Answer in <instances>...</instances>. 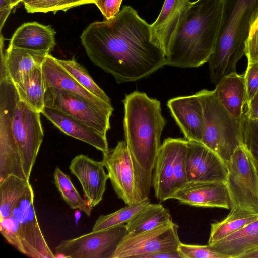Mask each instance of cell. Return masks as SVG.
Listing matches in <instances>:
<instances>
[{"instance_id": "f35d334b", "label": "cell", "mask_w": 258, "mask_h": 258, "mask_svg": "<svg viewBox=\"0 0 258 258\" xmlns=\"http://www.w3.org/2000/svg\"><path fill=\"white\" fill-rule=\"evenodd\" d=\"M13 6L11 0H0V29L3 26L11 12Z\"/></svg>"}, {"instance_id": "d6986e66", "label": "cell", "mask_w": 258, "mask_h": 258, "mask_svg": "<svg viewBox=\"0 0 258 258\" xmlns=\"http://www.w3.org/2000/svg\"><path fill=\"white\" fill-rule=\"evenodd\" d=\"M41 114L67 135L85 142L102 153L109 150L106 136L82 121L47 106L44 107Z\"/></svg>"}, {"instance_id": "836d02e7", "label": "cell", "mask_w": 258, "mask_h": 258, "mask_svg": "<svg viewBox=\"0 0 258 258\" xmlns=\"http://www.w3.org/2000/svg\"><path fill=\"white\" fill-rule=\"evenodd\" d=\"M243 145L258 163V120L243 115L242 119Z\"/></svg>"}, {"instance_id": "d590c367", "label": "cell", "mask_w": 258, "mask_h": 258, "mask_svg": "<svg viewBox=\"0 0 258 258\" xmlns=\"http://www.w3.org/2000/svg\"><path fill=\"white\" fill-rule=\"evenodd\" d=\"M244 79L246 102L248 104L258 92V62L248 63Z\"/></svg>"}, {"instance_id": "d6a6232c", "label": "cell", "mask_w": 258, "mask_h": 258, "mask_svg": "<svg viewBox=\"0 0 258 258\" xmlns=\"http://www.w3.org/2000/svg\"><path fill=\"white\" fill-rule=\"evenodd\" d=\"M0 232L9 243L23 254L21 229L19 222L13 216L0 220Z\"/></svg>"}, {"instance_id": "cb8c5ba5", "label": "cell", "mask_w": 258, "mask_h": 258, "mask_svg": "<svg viewBox=\"0 0 258 258\" xmlns=\"http://www.w3.org/2000/svg\"><path fill=\"white\" fill-rule=\"evenodd\" d=\"M216 85L215 91L221 104L234 117L242 118L246 103L244 74L232 73L224 76Z\"/></svg>"}, {"instance_id": "ba28073f", "label": "cell", "mask_w": 258, "mask_h": 258, "mask_svg": "<svg viewBox=\"0 0 258 258\" xmlns=\"http://www.w3.org/2000/svg\"><path fill=\"white\" fill-rule=\"evenodd\" d=\"M231 208L258 214V163L243 144L225 162Z\"/></svg>"}, {"instance_id": "9c48e42d", "label": "cell", "mask_w": 258, "mask_h": 258, "mask_svg": "<svg viewBox=\"0 0 258 258\" xmlns=\"http://www.w3.org/2000/svg\"><path fill=\"white\" fill-rule=\"evenodd\" d=\"M40 114L21 98L17 101L13 113V136L25 176L29 181L44 138Z\"/></svg>"}, {"instance_id": "8d00e7d4", "label": "cell", "mask_w": 258, "mask_h": 258, "mask_svg": "<svg viewBox=\"0 0 258 258\" xmlns=\"http://www.w3.org/2000/svg\"><path fill=\"white\" fill-rule=\"evenodd\" d=\"M122 0H95L94 4L99 8L105 20L114 17L119 12Z\"/></svg>"}, {"instance_id": "7c38bea8", "label": "cell", "mask_w": 258, "mask_h": 258, "mask_svg": "<svg viewBox=\"0 0 258 258\" xmlns=\"http://www.w3.org/2000/svg\"><path fill=\"white\" fill-rule=\"evenodd\" d=\"M178 228L171 221L149 230L127 233L112 258H143L151 253L177 250L181 243Z\"/></svg>"}, {"instance_id": "44dd1931", "label": "cell", "mask_w": 258, "mask_h": 258, "mask_svg": "<svg viewBox=\"0 0 258 258\" xmlns=\"http://www.w3.org/2000/svg\"><path fill=\"white\" fill-rule=\"evenodd\" d=\"M4 38L1 35V62L6 67L8 77L16 84L27 73L41 66L48 54L35 51L9 46L4 53Z\"/></svg>"}, {"instance_id": "277c9868", "label": "cell", "mask_w": 258, "mask_h": 258, "mask_svg": "<svg viewBox=\"0 0 258 258\" xmlns=\"http://www.w3.org/2000/svg\"><path fill=\"white\" fill-rule=\"evenodd\" d=\"M219 34L209 61L211 82L217 84L236 72V64L245 52L252 25L258 18V0H222Z\"/></svg>"}, {"instance_id": "8fae6325", "label": "cell", "mask_w": 258, "mask_h": 258, "mask_svg": "<svg viewBox=\"0 0 258 258\" xmlns=\"http://www.w3.org/2000/svg\"><path fill=\"white\" fill-rule=\"evenodd\" d=\"M45 106L58 109L106 136L113 110L101 108L85 97L55 88L46 89Z\"/></svg>"}, {"instance_id": "30bf717a", "label": "cell", "mask_w": 258, "mask_h": 258, "mask_svg": "<svg viewBox=\"0 0 258 258\" xmlns=\"http://www.w3.org/2000/svg\"><path fill=\"white\" fill-rule=\"evenodd\" d=\"M127 233L125 224L112 228L92 231L61 241L55 248V257L112 258L119 244Z\"/></svg>"}, {"instance_id": "8992f818", "label": "cell", "mask_w": 258, "mask_h": 258, "mask_svg": "<svg viewBox=\"0 0 258 258\" xmlns=\"http://www.w3.org/2000/svg\"><path fill=\"white\" fill-rule=\"evenodd\" d=\"M103 153V162L112 186L118 197L127 205L149 198L152 175L143 169L133 158L125 140Z\"/></svg>"}, {"instance_id": "603a6c76", "label": "cell", "mask_w": 258, "mask_h": 258, "mask_svg": "<svg viewBox=\"0 0 258 258\" xmlns=\"http://www.w3.org/2000/svg\"><path fill=\"white\" fill-rule=\"evenodd\" d=\"M209 245L226 258H241L246 253L258 249V219Z\"/></svg>"}, {"instance_id": "ab89813d", "label": "cell", "mask_w": 258, "mask_h": 258, "mask_svg": "<svg viewBox=\"0 0 258 258\" xmlns=\"http://www.w3.org/2000/svg\"><path fill=\"white\" fill-rule=\"evenodd\" d=\"M247 105L245 115L249 118L258 120V92Z\"/></svg>"}, {"instance_id": "ac0fdd59", "label": "cell", "mask_w": 258, "mask_h": 258, "mask_svg": "<svg viewBox=\"0 0 258 258\" xmlns=\"http://www.w3.org/2000/svg\"><path fill=\"white\" fill-rule=\"evenodd\" d=\"M191 3L189 0H165L158 18L150 25L152 39L165 55Z\"/></svg>"}, {"instance_id": "484cf974", "label": "cell", "mask_w": 258, "mask_h": 258, "mask_svg": "<svg viewBox=\"0 0 258 258\" xmlns=\"http://www.w3.org/2000/svg\"><path fill=\"white\" fill-rule=\"evenodd\" d=\"M222 220L211 224L208 245L216 243L258 219V214L238 208H231Z\"/></svg>"}, {"instance_id": "9a60e30c", "label": "cell", "mask_w": 258, "mask_h": 258, "mask_svg": "<svg viewBox=\"0 0 258 258\" xmlns=\"http://www.w3.org/2000/svg\"><path fill=\"white\" fill-rule=\"evenodd\" d=\"M171 199L196 207L231 208L229 192L222 182H188Z\"/></svg>"}, {"instance_id": "f6af8a7d", "label": "cell", "mask_w": 258, "mask_h": 258, "mask_svg": "<svg viewBox=\"0 0 258 258\" xmlns=\"http://www.w3.org/2000/svg\"><path fill=\"white\" fill-rule=\"evenodd\" d=\"M81 216V211L80 210H76L75 212V225L76 226L78 224V221L80 219Z\"/></svg>"}, {"instance_id": "6da1fadb", "label": "cell", "mask_w": 258, "mask_h": 258, "mask_svg": "<svg viewBox=\"0 0 258 258\" xmlns=\"http://www.w3.org/2000/svg\"><path fill=\"white\" fill-rule=\"evenodd\" d=\"M80 39L90 60L117 83L146 77L166 65L164 52L152 39L150 25L129 6L111 19L90 24Z\"/></svg>"}, {"instance_id": "7402d4cb", "label": "cell", "mask_w": 258, "mask_h": 258, "mask_svg": "<svg viewBox=\"0 0 258 258\" xmlns=\"http://www.w3.org/2000/svg\"><path fill=\"white\" fill-rule=\"evenodd\" d=\"M55 33L50 25L36 22L25 23L15 31L9 46L50 53L56 45Z\"/></svg>"}, {"instance_id": "f1b7e54d", "label": "cell", "mask_w": 258, "mask_h": 258, "mask_svg": "<svg viewBox=\"0 0 258 258\" xmlns=\"http://www.w3.org/2000/svg\"><path fill=\"white\" fill-rule=\"evenodd\" d=\"M54 184L67 204L72 209L80 210L89 217L93 207L83 199L73 184L70 176L56 167L54 174Z\"/></svg>"}, {"instance_id": "bcb514c9", "label": "cell", "mask_w": 258, "mask_h": 258, "mask_svg": "<svg viewBox=\"0 0 258 258\" xmlns=\"http://www.w3.org/2000/svg\"><path fill=\"white\" fill-rule=\"evenodd\" d=\"M22 0H11V4H12L13 7L17 5L19 3H20V2H22Z\"/></svg>"}, {"instance_id": "52a82bcc", "label": "cell", "mask_w": 258, "mask_h": 258, "mask_svg": "<svg viewBox=\"0 0 258 258\" xmlns=\"http://www.w3.org/2000/svg\"><path fill=\"white\" fill-rule=\"evenodd\" d=\"M187 142L182 138H168L161 144L152 176L155 196L161 202L171 199L188 182L186 169Z\"/></svg>"}, {"instance_id": "1f68e13d", "label": "cell", "mask_w": 258, "mask_h": 258, "mask_svg": "<svg viewBox=\"0 0 258 258\" xmlns=\"http://www.w3.org/2000/svg\"><path fill=\"white\" fill-rule=\"evenodd\" d=\"M95 0H41L25 7L28 13H47L55 14L58 11H66L69 9L84 4L94 3Z\"/></svg>"}, {"instance_id": "d4e9b609", "label": "cell", "mask_w": 258, "mask_h": 258, "mask_svg": "<svg viewBox=\"0 0 258 258\" xmlns=\"http://www.w3.org/2000/svg\"><path fill=\"white\" fill-rule=\"evenodd\" d=\"M15 85L21 99L41 113L46 91L41 66L25 74Z\"/></svg>"}, {"instance_id": "74e56055", "label": "cell", "mask_w": 258, "mask_h": 258, "mask_svg": "<svg viewBox=\"0 0 258 258\" xmlns=\"http://www.w3.org/2000/svg\"><path fill=\"white\" fill-rule=\"evenodd\" d=\"M245 55L248 63L258 62V28L246 42Z\"/></svg>"}, {"instance_id": "5bb4252c", "label": "cell", "mask_w": 258, "mask_h": 258, "mask_svg": "<svg viewBox=\"0 0 258 258\" xmlns=\"http://www.w3.org/2000/svg\"><path fill=\"white\" fill-rule=\"evenodd\" d=\"M186 169L188 182L226 183L225 162L201 142L188 141Z\"/></svg>"}, {"instance_id": "ffe728a7", "label": "cell", "mask_w": 258, "mask_h": 258, "mask_svg": "<svg viewBox=\"0 0 258 258\" xmlns=\"http://www.w3.org/2000/svg\"><path fill=\"white\" fill-rule=\"evenodd\" d=\"M44 86L66 90L82 96L98 106L114 110L111 104L101 100L83 87L57 61L48 54L41 66Z\"/></svg>"}, {"instance_id": "3957f363", "label": "cell", "mask_w": 258, "mask_h": 258, "mask_svg": "<svg viewBox=\"0 0 258 258\" xmlns=\"http://www.w3.org/2000/svg\"><path fill=\"white\" fill-rule=\"evenodd\" d=\"M122 102L124 138L128 150L136 162L153 175L166 124L160 102L139 91L126 95Z\"/></svg>"}, {"instance_id": "4316f807", "label": "cell", "mask_w": 258, "mask_h": 258, "mask_svg": "<svg viewBox=\"0 0 258 258\" xmlns=\"http://www.w3.org/2000/svg\"><path fill=\"white\" fill-rule=\"evenodd\" d=\"M172 221L168 209L160 204H148L132 220L125 224L127 233L149 230Z\"/></svg>"}, {"instance_id": "f546056e", "label": "cell", "mask_w": 258, "mask_h": 258, "mask_svg": "<svg viewBox=\"0 0 258 258\" xmlns=\"http://www.w3.org/2000/svg\"><path fill=\"white\" fill-rule=\"evenodd\" d=\"M150 203V199L146 198L138 203L127 205L110 214L100 215L95 221L92 231H102L126 224Z\"/></svg>"}, {"instance_id": "7a4b0ae2", "label": "cell", "mask_w": 258, "mask_h": 258, "mask_svg": "<svg viewBox=\"0 0 258 258\" xmlns=\"http://www.w3.org/2000/svg\"><path fill=\"white\" fill-rule=\"evenodd\" d=\"M222 0L191 2L166 54V65L197 68L208 62L217 41Z\"/></svg>"}, {"instance_id": "60d3db41", "label": "cell", "mask_w": 258, "mask_h": 258, "mask_svg": "<svg viewBox=\"0 0 258 258\" xmlns=\"http://www.w3.org/2000/svg\"><path fill=\"white\" fill-rule=\"evenodd\" d=\"M143 258H184L178 250L151 253L144 255Z\"/></svg>"}, {"instance_id": "ee69618b", "label": "cell", "mask_w": 258, "mask_h": 258, "mask_svg": "<svg viewBox=\"0 0 258 258\" xmlns=\"http://www.w3.org/2000/svg\"><path fill=\"white\" fill-rule=\"evenodd\" d=\"M41 0H22V2L24 6V7L34 3H36Z\"/></svg>"}, {"instance_id": "7bdbcfd3", "label": "cell", "mask_w": 258, "mask_h": 258, "mask_svg": "<svg viewBox=\"0 0 258 258\" xmlns=\"http://www.w3.org/2000/svg\"><path fill=\"white\" fill-rule=\"evenodd\" d=\"M257 28H258V18H257V19L256 20V21H255V22L253 23V24L252 26V27H251V29L250 30V32L249 37L251 36L252 35H253V34L255 32V31L257 29Z\"/></svg>"}, {"instance_id": "5b68a950", "label": "cell", "mask_w": 258, "mask_h": 258, "mask_svg": "<svg viewBox=\"0 0 258 258\" xmlns=\"http://www.w3.org/2000/svg\"><path fill=\"white\" fill-rule=\"evenodd\" d=\"M197 94L203 105L205 119L201 143L226 162L234 150L243 144L242 118L237 119L227 111L219 101L215 90L204 89Z\"/></svg>"}, {"instance_id": "b9f144b4", "label": "cell", "mask_w": 258, "mask_h": 258, "mask_svg": "<svg viewBox=\"0 0 258 258\" xmlns=\"http://www.w3.org/2000/svg\"><path fill=\"white\" fill-rule=\"evenodd\" d=\"M241 258H258V249L246 253Z\"/></svg>"}, {"instance_id": "4dcf8cb0", "label": "cell", "mask_w": 258, "mask_h": 258, "mask_svg": "<svg viewBox=\"0 0 258 258\" xmlns=\"http://www.w3.org/2000/svg\"><path fill=\"white\" fill-rule=\"evenodd\" d=\"M58 62L86 89L104 101L111 104L105 92L95 82L87 69L77 62L74 57L70 60L57 58Z\"/></svg>"}, {"instance_id": "4fadbf2b", "label": "cell", "mask_w": 258, "mask_h": 258, "mask_svg": "<svg viewBox=\"0 0 258 258\" xmlns=\"http://www.w3.org/2000/svg\"><path fill=\"white\" fill-rule=\"evenodd\" d=\"M32 185L16 204L12 211L19 222L23 247V254L32 258H55L41 231L34 205Z\"/></svg>"}, {"instance_id": "e0dca14e", "label": "cell", "mask_w": 258, "mask_h": 258, "mask_svg": "<svg viewBox=\"0 0 258 258\" xmlns=\"http://www.w3.org/2000/svg\"><path fill=\"white\" fill-rule=\"evenodd\" d=\"M103 162L94 160L86 155L75 156L71 161L69 169L81 183L86 199L93 208L103 199L106 190L108 174Z\"/></svg>"}, {"instance_id": "2e32d148", "label": "cell", "mask_w": 258, "mask_h": 258, "mask_svg": "<svg viewBox=\"0 0 258 258\" xmlns=\"http://www.w3.org/2000/svg\"><path fill=\"white\" fill-rule=\"evenodd\" d=\"M167 105L185 138L189 141L201 142L205 119L203 105L197 93L170 99Z\"/></svg>"}, {"instance_id": "e575fe53", "label": "cell", "mask_w": 258, "mask_h": 258, "mask_svg": "<svg viewBox=\"0 0 258 258\" xmlns=\"http://www.w3.org/2000/svg\"><path fill=\"white\" fill-rule=\"evenodd\" d=\"M178 250L184 258H226L207 245L180 243Z\"/></svg>"}, {"instance_id": "83f0119b", "label": "cell", "mask_w": 258, "mask_h": 258, "mask_svg": "<svg viewBox=\"0 0 258 258\" xmlns=\"http://www.w3.org/2000/svg\"><path fill=\"white\" fill-rule=\"evenodd\" d=\"M31 186L29 181L14 175L0 182V220L12 216L16 204Z\"/></svg>"}]
</instances>
